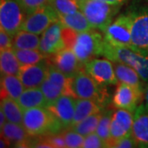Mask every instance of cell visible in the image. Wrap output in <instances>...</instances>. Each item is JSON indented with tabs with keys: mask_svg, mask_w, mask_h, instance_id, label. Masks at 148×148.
Masks as SVG:
<instances>
[{
	"mask_svg": "<svg viewBox=\"0 0 148 148\" xmlns=\"http://www.w3.org/2000/svg\"><path fill=\"white\" fill-rule=\"evenodd\" d=\"M126 13L131 21V49L148 54V3H134Z\"/></svg>",
	"mask_w": 148,
	"mask_h": 148,
	"instance_id": "cell-3",
	"label": "cell"
},
{
	"mask_svg": "<svg viewBox=\"0 0 148 148\" xmlns=\"http://www.w3.org/2000/svg\"><path fill=\"white\" fill-rule=\"evenodd\" d=\"M48 58L50 59V64L69 77H73L84 69L72 49L64 48L58 53L49 56Z\"/></svg>",
	"mask_w": 148,
	"mask_h": 148,
	"instance_id": "cell-15",
	"label": "cell"
},
{
	"mask_svg": "<svg viewBox=\"0 0 148 148\" xmlns=\"http://www.w3.org/2000/svg\"><path fill=\"white\" fill-rule=\"evenodd\" d=\"M83 148H101L107 147L106 142L102 140L97 133H90L86 136L84 143L82 145Z\"/></svg>",
	"mask_w": 148,
	"mask_h": 148,
	"instance_id": "cell-34",
	"label": "cell"
},
{
	"mask_svg": "<svg viewBox=\"0 0 148 148\" xmlns=\"http://www.w3.org/2000/svg\"><path fill=\"white\" fill-rule=\"evenodd\" d=\"M105 40L101 33L90 30L77 34L73 50L79 62L85 66L89 61L102 55Z\"/></svg>",
	"mask_w": 148,
	"mask_h": 148,
	"instance_id": "cell-7",
	"label": "cell"
},
{
	"mask_svg": "<svg viewBox=\"0 0 148 148\" xmlns=\"http://www.w3.org/2000/svg\"><path fill=\"white\" fill-rule=\"evenodd\" d=\"M21 64L16 58L13 49L1 50L0 69L1 75H18Z\"/></svg>",
	"mask_w": 148,
	"mask_h": 148,
	"instance_id": "cell-25",
	"label": "cell"
},
{
	"mask_svg": "<svg viewBox=\"0 0 148 148\" xmlns=\"http://www.w3.org/2000/svg\"><path fill=\"white\" fill-rule=\"evenodd\" d=\"M58 21H59L58 12L49 4H46L26 16L21 30L40 35L50 25Z\"/></svg>",
	"mask_w": 148,
	"mask_h": 148,
	"instance_id": "cell-10",
	"label": "cell"
},
{
	"mask_svg": "<svg viewBox=\"0 0 148 148\" xmlns=\"http://www.w3.org/2000/svg\"><path fill=\"white\" fill-rule=\"evenodd\" d=\"M22 125L32 137L58 134L65 129L61 122L47 107H36L24 110Z\"/></svg>",
	"mask_w": 148,
	"mask_h": 148,
	"instance_id": "cell-1",
	"label": "cell"
},
{
	"mask_svg": "<svg viewBox=\"0 0 148 148\" xmlns=\"http://www.w3.org/2000/svg\"><path fill=\"white\" fill-rule=\"evenodd\" d=\"M1 136L5 138L10 146L13 145L16 147H29L32 139L30 138L32 136L23 125L9 121L1 128Z\"/></svg>",
	"mask_w": 148,
	"mask_h": 148,
	"instance_id": "cell-19",
	"label": "cell"
},
{
	"mask_svg": "<svg viewBox=\"0 0 148 148\" xmlns=\"http://www.w3.org/2000/svg\"><path fill=\"white\" fill-rule=\"evenodd\" d=\"M59 21L63 24L64 27H69L77 32H84L91 30V26L90 22L86 19L82 12L77 11L72 14H65L60 15Z\"/></svg>",
	"mask_w": 148,
	"mask_h": 148,
	"instance_id": "cell-24",
	"label": "cell"
},
{
	"mask_svg": "<svg viewBox=\"0 0 148 148\" xmlns=\"http://www.w3.org/2000/svg\"><path fill=\"white\" fill-rule=\"evenodd\" d=\"M73 78L67 77L53 64H49L46 78L40 86L47 101V106L55 102L61 95H69L77 99L72 86Z\"/></svg>",
	"mask_w": 148,
	"mask_h": 148,
	"instance_id": "cell-6",
	"label": "cell"
},
{
	"mask_svg": "<svg viewBox=\"0 0 148 148\" xmlns=\"http://www.w3.org/2000/svg\"><path fill=\"white\" fill-rule=\"evenodd\" d=\"M138 147L135 139L133 138L132 135L123 138L118 141H115L111 144L110 147L114 148H132Z\"/></svg>",
	"mask_w": 148,
	"mask_h": 148,
	"instance_id": "cell-36",
	"label": "cell"
},
{
	"mask_svg": "<svg viewBox=\"0 0 148 148\" xmlns=\"http://www.w3.org/2000/svg\"><path fill=\"white\" fill-rule=\"evenodd\" d=\"M143 92L130 85L120 82L117 86L115 92L112 98L114 107L135 112L143 97Z\"/></svg>",
	"mask_w": 148,
	"mask_h": 148,
	"instance_id": "cell-12",
	"label": "cell"
},
{
	"mask_svg": "<svg viewBox=\"0 0 148 148\" xmlns=\"http://www.w3.org/2000/svg\"><path fill=\"white\" fill-rule=\"evenodd\" d=\"M77 34H78V32H77L69 27H63L62 35H63V39H64V44H65V47L73 49L77 36Z\"/></svg>",
	"mask_w": 148,
	"mask_h": 148,
	"instance_id": "cell-35",
	"label": "cell"
},
{
	"mask_svg": "<svg viewBox=\"0 0 148 148\" xmlns=\"http://www.w3.org/2000/svg\"><path fill=\"white\" fill-rule=\"evenodd\" d=\"M114 72L116 74L118 81L119 82H123L127 85H130L138 90L145 93L146 88H144V81L142 79L138 72L133 69L132 67L127 64L114 62Z\"/></svg>",
	"mask_w": 148,
	"mask_h": 148,
	"instance_id": "cell-20",
	"label": "cell"
},
{
	"mask_svg": "<svg viewBox=\"0 0 148 148\" xmlns=\"http://www.w3.org/2000/svg\"><path fill=\"white\" fill-rule=\"evenodd\" d=\"M13 49V48H12ZM21 66L32 65L48 58V56L37 49H13Z\"/></svg>",
	"mask_w": 148,
	"mask_h": 148,
	"instance_id": "cell-29",
	"label": "cell"
},
{
	"mask_svg": "<svg viewBox=\"0 0 148 148\" xmlns=\"http://www.w3.org/2000/svg\"><path fill=\"white\" fill-rule=\"evenodd\" d=\"M84 70L101 85H116L118 78L114 72V64L110 60L95 58L85 64Z\"/></svg>",
	"mask_w": 148,
	"mask_h": 148,
	"instance_id": "cell-11",
	"label": "cell"
},
{
	"mask_svg": "<svg viewBox=\"0 0 148 148\" xmlns=\"http://www.w3.org/2000/svg\"><path fill=\"white\" fill-rule=\"evenodd\" d=\"M26 15H29L43 6L46 5L49 0H16Z\"/></svg>",
	"mask_w": 148,
	"mask_h": 148,
	"instance_id": "cell-33",
	"label": "cell"
},
{
	"mask_svg": "<svg viewBox=\"0 0 148 148\" xmlns=\"http://www.w3.org/2000/svg\"><path fill=\"white\" fill-rule=\"evenodd\" d=\"M114 114V110L106 108L102 112L99 124L95 130V132L99 135V137L104 140L106 143V146L110 140V125L112 117Z\"/></svg>",
	"mask_w": 148,
	"mask_h": 148,
	"instance_id": "cell-30",
	"label": "cell"
},
{
	"mask_svg": "<svg viewBox=\"0 0 148 148\" xmlns=\"http://www.w3.org/2000/svg\"><path fill=\"white\" fill-rule=\"evenodd\" d=\"M1 110L4 112L8 121L22 125L24 111L22 110L16 100H13L10 97L2 99Z\"/></svg>",
	"mask_w": 148,
	"mask_h": 148,
	"instance_id": "cell-27",
	"label": "cell"
},
{
	"mask_svg": "<svg viewBox=\"0 0 148 148\" xmlns=\"http://www.w3.org/2000/svg\"><path fill=\"white\" fill-rule=\"evenodd\" d=\"M48 4L60 15L72 14L80 9L79 3L77 0H49Z\"/></svg>",
	"mask_w": 148,
	"mask_h": 148,
	"instance_id": "cell-31",
	"label": "cell"
},
{
	"mask_svg": "<svg viewBox=\"0 0 148 148\" xmlns=\"http://www.w3.org/2000/svg\"><path fill=\"white\" fill-rule=\"evenodd\" d=\"M101 1L106 2V3H110V4H113V5L122 6L123 4L126 3L127 1H129V0H101Z\"/></svg>",
	"mask_w": 148,
	"mask_h": 148,
	"instance_id": "cell-39",
	"label": "cell"
},
{
	"mask_svg": "<svg viewBox=\"0 0 148 148\" xmlns=\"http://www.w3.org/2000/svg\"><path fill=\"white\" fill-rule=\"evenodd\" d=\"M104 110L95 101L89 99H77L75 106V114L71 127L76 125L86 117Z\"/></svg>",
	"mask_w": 148,
	"mask_h": 148,
	"instance_id": "cell-23",
	"label": "cell"
},
{
	"mask_svg": "<svg viewBox=\"0 0 148 148\" xmlns=\"http://www.w3.org/2000/svg\"><path fill=\"white\" fill-rule=\"evenodd\" d=\"M40 39L39 35L20 30L13 36V49H39Z\"/></svg>",
	"mask_w": 148,
	"mask_h": 148,
	"instance_id": "cell-26",
	"label": "cell"
},
{
	"mask_svg": "<svg viewBox=\"0 0 148 148\" xmlns=\"http://www.w3.org/2000/svg\"><path fill=\"white\" fill-rule=\"evenodd\" d=\"M10 147L9 143H8V141L6 140L3 137L1 136V139H0V147L1 148H6Z\"/></svg>",
	"mask_w": 148,
	"mask_h": 148,
	"instance_id": "cell-41",
	"label": "cell"
},
{
	"mask_svg": "<svg viewBox=\"0 0 148 148\" xmlns=\"http://www.w3.org/2000/svg\"><path fill=\"white\" fill-rule=\"evenodd\" d=\"M6 120H8V119H7V117H6L4 112L3 111V110H0V127L1 128L3 127V125L7 123Z\"/></svg>",
	"mask_w": 148,
	"mask_h": 148,
	"instance_id": "cell-40",
	"label": "cell"
},
{
	"mask_svg": "<svg viewBox=\"0 0 148 148\" xmlns=\"http://www.w3.org/2000/svg\"><path fill=\"white\" fill-rule=\"evenodd\" d=\"M73 90L77 99H89L95 101L103 110L110 103V95L107 86L101 85L94 80L84 69L73 78Z\"/></svg>",
	"mask_w": 148,
	"mask_h": 148,
	"instance_id": "cell-2",
	"label": "cell"
},
{
	"mask_svg": "<svg viewBox=\"0 0 148 148\" xmlns=\"http://www.w3.org/2000/svg\"><path fill=\"white\" fill-rule=\"evenodd\" d=\"M77 1L78 3H80V2H82V1H84V0H77Z\"/></svg>",
	"mask_w": 148,
	"mask_h": 148,
	"instance_id": "cell-43",
	"label": "cell"
},
{
	"mask_svg": "<svg viewBox=\"0 0 148 148\" xmlns=\"http://www.w3.org/2000/svg\"><path fill=\"white\" fill-rule=\"evenodd\" d=\"M63 27V24L58 21L43 32L39 47L40 52L49 57L66 48L62 35Z\"/></svg>",
	"mask_w": 148,
	"mask_h": 148,
	"instance_id": "cell-13",
	"label": "cell"
},
{
	"mask_svg": "<svg viewBox=\"0 0 148 148\" xmlns=\"http://www.w3.org/2000/svg\"><path fill=\"white\" fill-rule=\"evenodd\" d=\"M67 147L79 148L82 147L84 143V137L78 132L70 129L63 133Z\"/></svg>",
	"mask_w": 148,
	"mask_h": 148,
	"instance_id": "cell-32",
	"label": "cell"
},
{
	"mask_svg": "<svg viewBox=\"0 0 148 148\" xmlns=\"http://www.w3.org/2000/svg\"><path fill=\"white\" fill-rule=\"evenodd\" d=\"M49 63L46 59L32 65L21 66L18 77L25 88H35L40 86L46 78Z\"/></svg>",
	"mask_w": 148,
	"mask_h": 148,
	"instance_id": "cell-16",
	"label": "cell"
},
{
	"mask_svg": "<svg viewBox=\"0 0 148 148\" xmlns=\"http://www.w3.org/2000/svg\"><path fill=\"white\" fill-rule=\"evenodd\" d=\"M80 10L83 12L92 28L105 32L119 12L121 6L113 5L101 0H84L80 2Z\"/></svg>",
	"mask_w": 148,
	"mask_h": 148,
	"instance_id": "cell-5",
	"label": "cell"
},
{
	"mask_svg": "<svg viewBox=\"0 0 148 148\" xmlns=\"http://www.w3.org/2000/svg\"><path fill=\"white\" fill-rule=\"evenodd\" d=\"M132 135L138 147L148 148V107L145 103L134 112Z\"/></svg>",
	"mask_w": 148,
	"mask_h": 148,
	"instance_id": "cell-18",
	"label": "cell"
},
{
	"mask_svg": "<svg viewBox=\"0 0 148 148\" xmlns=\"http://www.w3.org/2000/svg\"><path fill=\"white\" fill-rule=\"evenodd\" d=\"M102 112L96 113V114L86 117L83 120H82L76 125L71 127L69 129H72L75 132H78L83 137H86L90 133H93L96 130L97 126L99 124V122L102 115Z\"/></svg>",
	"mask_w": 148,
	"mask_h": 148,
	"instance_id": "cell-28",
	"label": "cell"
},
{
	"mask_svg": "<svg viewBox=\"0 0 148 148\" xmlns=\"http://www.w3.org/2000/svg\"><path fill=\"white\" fill-rule=\"evenodd\" d=\"M106 43L118 47H132L131 21L127 13L121 14L104 32Z\"/></svg>",
	"mask_w": 148,
	"mask_h": 148,
	"instance_id": "cell-9",
	"label": "cell"
},
{
	"mask_svg": "<svg viewBox=\"0 0 148 148\" xmlns=\"http://www.w3.org/2000/svg\"><path fill=\"white\" fill-rule=\"evenodd\" d=\"M45 138L53 146V148H64L67 147L63 133L60 134H49L45 136Z\"/></svg>",
	"mask_w": 148,
	"mask_h": 148,
	"instance_id": "cell-37",
	"label": "cell"
},
{
	"mask_svg": "<svg viewBox=\"0 0 148 148\" xmlns=\"http://www.w3.org/2000/svg\"><path fill=\"white\" fill-rule=\"evenodd\" d=\"M25 86L16 75L1 76V100L10 97L17 100L24 91Z\"/></svg>",
	"mask_w": 148,
	"mask_h": 148,
	"instance_id": "cell-22",
	"label": "cell"
},
{
	"mask_svg": "<svg viewBox=\"0 0 148 148\" xmlns=\"http://www.w3.org/2000/svg\"><path fill=\"white\" fill-rule=\"evenodd\" d=\"M76 99L69 95H61L47 108L56 116L65 129L70 128L75 114Z\"/></svg>",
	"mask_w": 148,
	"mask_h": 148,
	"instance_id": "cell-17",
	"label": "cell"
},
{
	"mask_svg": "<svg viewBox=\"0 0 148 148\" xmlns=\"http://www.w3.org/2000/svg\"><path fill=\"white\" fill-rule=\"evenodd\" d=\"M13 46V36L3 30H0V49L4 50L12 49Z\"/></svg>",
	"mask_w": 148,
	"mask_h": 148,
	"instance_id": "cell-38",
	"label": "cell"
},
{
	"mask_svg": "<svg viewBox=\"0 0 148 148\" xmlns=\"http://www.w3.org/2000/svg\"><path fill=\"white\" fill-rule=\"evenodd\" d=\"M22 110L36 107H46L47 101L40 88H27L16 100Z\"/></svg>",
	"mask_w": 148,
	"mask_h": 148,
	"instance_id": "cell-21",
	"label": "cell"
},
{
	"mask_svg": "<svg viewBox=\"0 0 148 148\" xmlns=\"http://www.w3.org/2000/svg\"><path fill=\"white\" fill-rule=\"evenodd\" d=\"M133 118L132 112L127 110L119 109L114 112L110 125V140L107 147H110L114 142L132 135Z\"/></svg>",
	"mask_w": 148,
	"mask_h": 148,
	"instance_id": "cell-14",
	"label": "cell"
},
{
	"mask_svg": "<svg viewBox=\"0 0 148 148\" xmlns=\"http://www.w3.org/2000/svg\"><path fill=\"white\" fill-rule=\"evenodd\" d=\"M144 95H145V104H146V106L148 107V83L147 86V87H146Z\"/></svg>",
	"mask_w": 148,
	"mask_h": 148,
	"instance_id": "cell-42",
	"label": "cell"
},
{
	"mask_svg": "<svg viewBox=\"0 0 148 148\" xmlns=\"http://www.w3.org/2000/svg\"><path fill=\"white\" fill-rule=\"evenodd\" d=\"M26 14L16 0H0L1 29L14 36L21 30Z\"/></svg>",
	"mask_w": 148,
	"mask_h": 148,
	"instance_id": "cell-8",
	"label": "cell"
},
{
	"mask_svg": "<svg viewBox=\"0 0 148 148\" xmlns=\"http://www.w3.org/2000/svg\"><path fill=\"white\" fill-rule=\"evenodd\" d=\"M102 56L112 62L122 63L132 67L148 83V54L137 52L130 48L114 46L105 41Z\"/></svg>",
	"mask_w": 148,
	"mask_h": 148,
	"instance_id": "cell-4",
	"label": "cell"
}]
</instances>
